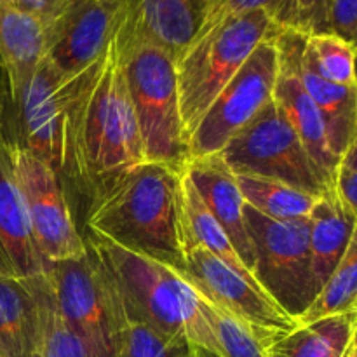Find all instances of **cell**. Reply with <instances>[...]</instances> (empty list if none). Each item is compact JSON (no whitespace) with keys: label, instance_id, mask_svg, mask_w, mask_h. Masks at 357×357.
<instances>
[{"label":"cell","instance_id":"cell-1","mask_svg":"<svg viewBox=\"0 0 357 357\" xmlns=\"http://www.w3.org/2000/svg\"><path fill=\"white\" fill-rule=\"evenodd\" d=\"M145 162L117 31L103 54L73 77L68 105V173L93 190Z\"/></svg>","mask_w":357,"mask_h":357},{"label":"cell","instance_id":"cell-2","mask_svg":"<svg viewBox=\"0 0 357 357\" xmlns=\"http://www.w3.org/2000/svg\"><path fill=\"white\" fill-rule=\"evenodd\" d=\"M180 167L143 162L96 188L86 216L89 234L183 268L178 213Z\"/></svg>","mask_w":357,"mask_h":357},{"label":"cell","instance_id":"cell-3","mask_svg":"<svg viewBox=\"0 0 357 357\" xmlns=\"http://www.w3.org/2000/svg\"><path fill=\"white\" fill-rule=\"evenodd\" d=\"M86 243L110 274L126 314L223 357L201 309V296L180 268L93 234Z\"/></svg>","mask_w":357,"mask_h":357},{"label":"cell","instance_id":"cell-4","mask_svg":"<svg viewBox=\"0 0 357 357\" xmlns=\"http://www.w3.org/2000/svg\"><path fill=\"white\" fill-rule=\"evenodd\" d=\"M264 9L241 14L195 42L176 61L178 96L185 143L220 91L230 82L261 40L278 33Z\"/></svg>","mask_w":357,"mask_h":357},{"label":"cell","instance_id":"cell-5","mask_svg":"<svg viewBox=\"0 0 357 357\" xmlns=\"http://www.w3.org/2000/svg\"><path fill=\"white\" fill-rule=\"evenodd\" d=\"M117 38L145 162L180 167L187 160V143L180 115L176 61L155 45L128 40L119 30Z\"/></svg>","mask_w":357,"mask_h":357},{"label":"cell","instance_id":"cell-6","mask_svg":"<svg viewBox=\"0 0 357 357\" xmlns=\"http://www.w3.org/2000/svg\"><path fill=\"white\" fill-rule=\"evenodd\" d=\"M45 275L59 316L86 357H115L121 302L98 255L87 246L80 257L49 264Z\"/></svg>","mask_w":357,"mask_h":357},{"label":"cell","instance_id":"cell-7","mask_svg":"<svg viewBox=\"0 0 357 357\" xmlns=\"http://www.w3.org/2000/svg\"><path fill=\"white\" fill-rule=\"evenodd\" d=\"M244 220L253 246V278L265 295L296 317L316 296L309 248V218L272 220L246 204Z\"/></svg>","mask_w":357,"mask_h":357},{"label":"cell","instance_id":"cell-8","mask_svg":"<svg viewBox=\"0 0 357 357\" xmlns=\"http://www.w3.org/2000/svg\"><path fill=\"white\" fill-rule=\"evenodd\" d=\"M220 155L234 174L272 178L312 195L330 187L274 100L227 143Z\"/></svg>","mask_w":357,"mask_h":357},{"label":"cell","instance_id":"cell-9","mask_svg":"<svg viewBox=\"0 0 357 357\" xmlns=\"http://www.w3.org/2000/svg\"><path fill=\"white\" fill-rule=\"evenodd\" d=\"M72 79L61 75L47 58L10 103L2 142L20 145L54 169L68 173V105Z\"/></svg>","mask_w":357,"mask_h":357},{"label":"cell","instance_id":"cell-10","mask_svg":"<svg viewBox=\"0 0 357 357\" xmlns=\"http://www.w3.org/2000/svg\"><path fill=\"white\" fill-rule=\"evenodd\" d=\"M278 77L275 35L251 52L239 72L220 91L187 139V159L215 155L272 100Z\"/></svg>","mask_w":357,"mask_h":357},{"label":"cell","instance_id":"cell-11","mask_svg":"<svg viewBox=\"0 0 357 357\" xmlns=\"http://www.w3.org/2000/svg\"><path fill=\"white\" fill-rule=\"evenodd\" d=\"M7 146L42 258L54 264L86 253V239L77 230L61 180L54 169L23 146Z\"/></svg>","mask_w":357,"mask_h":357},{"label":"cell","instance_id":"cell-12","mask_svg":"<svg viewBox=\"0 0 357 357\" xmlns=\"http://www.w3.org/2000/svg\"><path fill=\"white\" fill-rule=\"evenodd\" d=\"M180 271L199 295L253 328L265 342V349L296 328V321L257 284L202 248L183 250V268Z\"/></svg>","mask_w":357,"mask_h":357},{"label":"cell","instance_id":"cell-13","mask_svg":"<svg viewBox=\"0 0 357 357\" xmlns=\"http://www.w3.org/2000/svg\"><path fill=\"white\" fill-rule=\"evenodd\" d=\"M129 0H68L47 28V54L61 75L72 77L93 65L124 20Z\"/></svg>","mask_w":357,"mask_h":357},{"label":"cell","instance_id":"cell-14","mask_svg":"<svg viewBox=\"0 0 357 357\" xmlns=\"http://www.w3.org/2000/svg\"><path fill=\"white\" fill-rule=\"evenodd\" d=\"M303 31L295 28H279L275 33L278 47V77H275L272 100L282 112L286 121L296 132L324 183L331 185L335 167L340 157L333 153L328 138L326 121L307 94L296 72V56L305 40Z\"/></svg>","mask_w":357,"mask_h":357},{"label":"cell","instance_id":"cell-15","mask_svg":"<svg viewBox=\"0 0 357 357\" xmlns=\"http://www.w3.org/2000/svg\"><path fill=\"white\" fill-rule=\"evenodd\" d=\"M0 267L20 279L40 278L49 268L35 244L13 157L3 142H0Z\"/></svg>","mask_w":357,"mask_h":357},{"label":"cell","instance_id":"cell-16","mask_svg":"<svg viewBox=\"0 0 357 357\" xmlns=\"http://www.w3.org/2000/svg\"><path fill=\"white\" fill-rule=\"evenodd\" d=\"M199 3L201 0H129L119 33L155 45L178 61L197 33Z\"/></svg>","mask_w":357,"mask_h":357},{"label":"cell","instance_id":"cell-17","mask_svg":"<svg viewBox=\"0 0 357 357\" xmlns=\"http://www.w3.org/2000/svg\"><path fill=\"white\" fill-rule=\"evenodd\" d=\"M183 167L190 176L195 190L199 192L216 222L225 230L239 258L251 272L255 261L253 246H251L246 220H244L246 202L239 190L236 174L230 171L220 153L187 159Z\"/></svg>","mask_w":357,"mask_h":357},{"label":"cell","instance_id":"cell-18","mask_svg":"<svg viewBox=\"0 0 357 357\" xmlns=\"http://www.w3.org/2000/svg\"><path fill=\"white\" fill-rule=\"evenodd\" d=\"M47 54V30L33 14L0 6V61L9 80L10 103L16 101Z\"/></svg>","mask_w":357,"mask_h":357},{"label":"cell","instance_id":"cell-19","mask_svg":"<svg viewBox=\"0 0 357 357\" xmlns=\"http://www.w3.org/2000/svg\"><path fill=\"white\" fill-rule=\"evenodd\" d=\"M357 232V215L345 208L331 185L317 195L309 215V248L312 265V282L317 291L331 272L337 268Z\"/></svg>","mask_w":357,"mask_h":357},{"label":"cell","instance_id":"cell-20","mask_svg":"<svg viewBox=\"0 0 357 357\" xmlns=\"http://www.w3.org/2000/svg\"><path fill=\"white\" fill-rule=\"evenodd\" d=\"M178 213H180L181 251L192 246L202 248V250L218 257L229 267H232L243 278H246L248 281L260 288V284L255 281L253 274L248 271V267L239 258L236 248L227 237L225 230L216 222V218L211 215L208 206L204 204L199 192L195 190L183 164H181L180 176H178Z\"/></svg>","mask_w":357,"mask_h":357},{"label":"cell","instance_id":"cell-21","mask_svg":"<svg viewBox=\"0 0 357 357\" xmlns=\"http://www.w3.org/2000/svg\"><path fill=\"white\" fill-rule=\"evenodd\" d=\"M357 333V310L300 324L275 338L265 352L268 357H344Z\"/></svg>","mask_w":357,"mask_h":357},{"label":"cell","instance_id":"cell-22","mask_svg":"<svg viewBox=\"0 0 357 357\" xmlns=\"http://www.w3.org/2000/svg\"><path fill=\"white\" fill-rule=\"evenodd\" d=\"M33 298L24 279L0 268V352L33 357Z\"/></svg>","mask_w":357,"mask_h":357},{"label":"cell","instance_id":"cell-23","mask_svg":"<svg viewBox=\"0 0 357 357\" xmlns=\"http://www.w3.org/2000/svg\"><path fill=\"white\" fill-rule=\"evenodd\" d=\"M24 281L33 298V357H86L82 345L59 316L47 275Z\"/></svg>","mask_w":357,"mask_h":357},{"label":"cell","instance_id":"cell-24","mask_svg":"<svg viewBox=\"0 0 357 357\" xmlns=\"http://www.w3.org/2000/svg\"><path fill=\"white\" fill-rule=\"evenodd\" d=\"M244 202L260 215L272 220L309 218L317 195L291 187L284 181L255 174H236Z\"/></svg>","mask_w":357,"mask_h":357},{"label":"cell","instance_id":"cell-25","mask_svg":"<svg viewBox=\"0 0 357 357\" xmlns=\"http://www.w3.org/2000/svg\"><path fill=\"white\" fill-rule=\"evenodd\" d=\"M357 232L349 241V246L330 278L324 281L310 305L296 317V326L310 324L324 317L357 310Z\"/></svg>","mask_w":357,"mask_h":357},{"label":"cell","instance_id":"cell-26","mask_svg":"<svg viewBox=\"0 0 357 357\" xmlns=\"http://www.w3.org/2000/svg\"><path fill=\"white\" fill-rule=\"evenodd\" d=\"M195 352L197 347L187 338L173 337L131 317L121 305L115 357H195Z\"/></svg>","mask_w":357,"mask_h":357},{"label":"cell","instance_id":"cell-27","mask_svg":"<svg viewBox=\"0 0 357 357\" xmlns=\"http://www.w3.org/2000/svg\"><path fill=\"white\" fill-rule=\"evenodd\" d=\"M302 58L328 82L357 87L354 72L356 44L333 33H310L305 37Z\"/></svg>","mask_w":357,"mask_h":357},{"label":"cell","instance_id":"cell-28","mask_svg":"<svg viewBox=\"0 0 357 357\" xmlns=\"http://www.w3.org/2000/svg\"><path fill=\"white\" fill-rule=\"evenodd\" d=\"M199 296L202 312L218 340L223 357H268L265 352V342L253 328L222 310L202 295Z\"/></svg>","mask_w":357,"mask_h":357},{"label":"cell","instance_id":"cell-29","mask_svg":"<svg viewBox=\"0 0 357 357\" xmlns=\"http://www.w3.org/2000/svg\"><path fill=\"white\" fill-rule=\"evenodd\" d=\"M257 9H264L265 13H268L278 26H288L289 0H201L197 33L192 44L202 40L206 35L215 31L225 21Z\"/></svg>","mask_w":357,"mask_h":357},{"label":"cell","instance_id":"cell-30","mask_svg":"<svg viewBox=\"0 0 357 357\" xmlns=\"http://www.w3.org/2000/svg\"><path fill=\"white\" fill-rule=\"evenodd\" d=\"M331 0H289V21L286 28L303 33H330Z\"/></svg>","mask_w":357,"mask_h":357},{"label":"cell","instance_id":"cell-31","mask_svg":"<svg viewBox=\"0 0 357 357\" xmlns=\"http://www.w3.org/2000/svg\"><path fill=\"white\" fill-rule=\"evenodd\" d=\"M331 188L342 204L357 215V138L349 143L338 159Z\"/></svg>","mask_w":357,"mask_h":357},{"label":"cell","instance_id":"cell-32","mask_svg":"<svg viewBox=\"0 0 357 357\" xmlns=\"http://www.w3.org/2000/svg\"><path fill=\"white\" fill-rule=\"evenodd\" d=\"M330 33L356 44L357 33V0H331Z\"/></svg>","mask_w":357,"mask_h":357},{"label":"cell","instance_id":"cell-33","mask_svg":"<svg viewBox=\"0 0 357 357\" xmlns=\"http://www.w3.org/2000/svg\"><path fill=\"white\" fill-rule=\"evenodd\" d=\"M66 2L68 0H16L14 6L38 17L44 23L45 30H47L52 21L63 10V7L66 6Z\"/></svg>","mask_w":357,"mask_h":357},{"label":"cell","instance_id":"cell-34","mask_svg":"<svg viewBox=\"0 0 357 357\" xmlns=\"http://www.w3.org/2000/svg\"><path fill=\"white\" fill-rule=\"evenodd\" d=\"M9 110H10L9 80H7L3 66H0V142H2L3 129H6L7 119H9Z\"/></svg>","mask_w":357,"mask_h":357},{"label":"cell","instance_id":"cell-35","mask_svg":"<svg viewBox=\"0 0 357 357\" xmlns=\"http://www.w3.org/2000/svg\"><path fill=\"white\" fill-rule=\"evenodd\" d=\"M344 357H357V340H356V338L351 342V344H349V347H347V351H345Z\"/></svg>","mask_w":357,"mask_h":357},{"label":"cell","instance_id":"cell-36","mask_svg":"<svg viewBox=\"0 0 357 357\" xmlns=\"http://www.w3.org/2000/svg\"><path fill=\"white\" fill-rule=\"evenodd\" d=\"M195 357H220V356H216V354H213V352H208V351H204V349H199L197 347Z\"/></svg>","mask_w":357,"mask_h":357},{"label":"cell","instance_id":"cell-37","mask_svg":"<svg viewBox=\"0 0 357 357\" xmlns=\"http://www.w3.org/2000/svg\"><path fill=\"white\" fill-rule=\"evenodd\" d=\"M14 2H16V0H0V6H9V3L14 6Z\"/></svg>","mask_w":357,"mask_h":357},{"label":"cell","instance_id":"cell-38","mask_svg":"<svg viewBox=\"0 0 357 357\" xmlns=\"http://www.w3.org/2000/svg\"><path fill=\"white\" fill-rule=\"evenodd\" d=\"M0 357H3V356H2V352H0Z\"/></svg>","mask_w":357,"mask_h":357},{"label":"cell","instance_id":"cell-39","mask_svg":"<svg viewBox=\"0 0 357 357\" xmlns=\"http://www.w3.org/2000/svg\"><path fill=\"white\" fill-rule=\"evenodd\" d=\"M0 66H2V61H0Z\"/></svg>","mask_w":357,"mask_h":357}]
</instances>
